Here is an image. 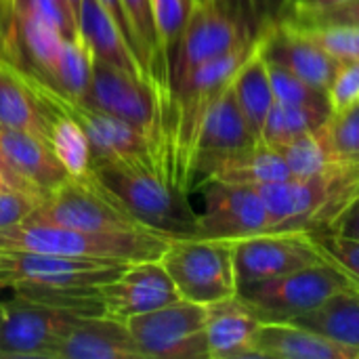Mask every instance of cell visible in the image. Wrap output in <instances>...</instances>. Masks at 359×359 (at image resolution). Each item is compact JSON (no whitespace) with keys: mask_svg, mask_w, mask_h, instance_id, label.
<instances>
[{"mask_svg":"<svg viewBox=\"0 0 359 359\" xmlns=\"http://www.w3.org/2000/svg\"><path fill=\"white\" fill-rule=\"evenodd\" d=\"M93 177L145 227L168 238H196L198 212L166 158L149 154L103 162L93 166Z\"/></svg>","mask_w":359,"mask_h":359,"instance_id":"1","label":"cell"},{"mask_svg":"<svg viewBox=\"0 0 359 359\" xmlns=\"http://www.w3.org/2000/svg\"><path fill=\"white\" fill-rule=\"evenodd\" d=\"M269 217V231H328L359 198V164H334L307 177L257 187Z\"/></svg>","mask_w":359,"mask_h":359,"instance_id":"2","label":"cell"},{"mask_svg":"<svg viewBox=\"0 0 359 359\" xmlns=\"http://www.w3.org/2000/svg\"><path fill=\"white\" fill-rule=\"evenodd\" d=\"M170 240L158 231H82L27 221L0 231V248L53 252L120 265L158 261Z\"/></svg>","mask_w":359,"mask_h":359,"instance_id":"3","label":"cell"},{"mask_svg":"<svg viewBox=\"0 0 359 359\" xmlns=\"http://www.w3.org/2000/svg\"><path fill=\"white\" fill-rule=\"evenodd\" d=\"M128 265L53 252L0 248V288H38L69 297L90 294Z\"/></svg>","mask_w":359,"mask_h":359,"instance_id":"4","label":"cell"},{"mask_svg":"<svg viewBox=\"0 0 359 359\" xmlns=\"http://www.w3.org/2000/svg\"><path fill=\"white\" fill-rule=\"evenodd\" d=\"M353 286L359 284L345 269L326 259L280 278L238 286L236 294L261 322H286Z\"/></svg>","mask_w":359,"mask_h":359,"instance_id":"5","label":"cell"},{"mask_svg":"<svg viewBox=\"0 0 359 359\" xmlns=\"http://www.w3.org/2000/svg\"><path fill=\"white\" fill-rule=\"evenodd\" d=\"M78 101H82L93 109L122 118L133 126L141 128L166 154L170 162L166 130L162 124L166 99L149 80L133 72L120 69L116 65H109L105 61L93 59L90 86L86 95Z\"/></svg>","mask_w":359,"mask_h":359,"instance_id":"6","label":"cell"},{"mask_svg":"<svg viewBox=\"0 0 359 359\" xmlns=\"http://www.w3.org/2000/svg\"><path fill=\"white\" fill-rule=\"evenodd\" d=\"M181 299L215 305L238 292L231 242L204 238H172L160 257Z\"/></svg>","mask_w":359,"mask_h":359,"instance_id":"7","label":"cell"},{"mask_svg":"<svg viewBox=\"0 0 359 359\" xmlns=\"http://www.w3.org/2000/svg\"><path fill=\"white\" fill-rule=\"evenodd\" d=\"M25 221L82 231H154L105 191L93 175L86 181L67 179L48 191Z\"/></svg>","mask_w":359,"mask_h":359,"instance_id":"8","label":"cell"},{"mask_svg":"<svg viewBox=\"0 0 359 359\" xmlns=\"http://www.w3.org/2000/svg\"><path fill=\"white\" fill-rule=\"evenodd\" d=\"M208 307L185 299L133 316L126 326L145 359H208Z\"/></svg>","mask_w":359,"mask_h":359,"instance_id":"9","label":"cell"},{"mask_svg":"<svg viewBox=\"0 0 359 359\" xmlns=\"http://www.w3.org/2000/svg\"><path fill=\"white\" fill-rule=\"evenodd\" d=\"M246 34L221 0H200L191 4L185 29L166 59L168 93H172L196 67L219 59L246 42Z\"/></svg>","mask_w":359,"mask_h":359,"instance_id":"10","label":"cell"},{"mask_svg":"<svg viewBox=\"0 0 359 359\" xmlns=\"http://www.w3.org/2000/svg\"><path fill=\"white\" fill-rule=\"evenodd\" d=\"M80 316L63 307L17 294L4 303L0 359H55L57 349Z\"/></svg>","mask_w":359,"mask_h":359,"instance_id":"11","label":"cell"},{"mask_svg":"<svg viewBox=\"0 0 359 359\" xmlns=\"http://www.w3.org/2000/svg\"><path fill=\"white\" fill-rule=\"evenodd\" d=\"M236 284H252L318 265L324 259L316 242L305 231L259 233L231 242Z\"/></svg>","mask_w":359,"mask_h":359,"instance_id":"12","label":"cell"},{"mask_svg":"<svg viewBox=\"0 0 359 359\" xmlns=\"http://www.w3.org/2000/svg\"><path fill=\"white\" fill-rule=\"evenodd\" d=\"M200 189L204 210L198 212L196 238L233 242L269 231L267 206L257 187L206 181Z\"/></svg>","mask_w":359,"mask_h":359,"instance_id":"13","label":"cell"},{"mask_svg":"<svg viewBox=\"0 0 359 359\" xmlns=\"http://www.w3.org/2000/svg\"><path fill=\"white\" fill-rule=\"evenodd\" d=\"M257 141L259 137L250 130L229 84L200 124L187 166V185L200 187L223 160L252 147Z\"/></svg>","mask_w":359,"mask_h":359,"instance_id":"14","label":"cell"},{"mask_svg":"<svg viewBox=\"0 0 359 359\" xmlns=\"http://www.w3.org/2000/svg\"><path fill=\"white\" fill-rule=\"evenodd\" d=\"M95 297L103 316L122 322L181 299L160 259L128 265L120 276L97 286Z\"/></svg>","mask_w":359,"mask_h":359,"instance_id":"15","label":"cell"},{"mask_svg":"<svg viewBox=\"0 0 359 359\" xmlns=\"http://www.w3.org/2000/svg\"><path fill=\"white\" fill-rule=\"evenodd\" d=\"M259 50L265 57V61L290 69L305 82L326 93L343 65L318 42H313L307 34L286 23H278L273 29H269L259 40Z\"/></svg>","mask_w":359,"mask_h":359,"instance_id":"16","label":"cell"},{"mask_svg":"<svg viewBox=\"0 0 359 359\" xmlns=\"http://www.w3.org/2000/svg\"><path fill=\"white\" fill-rule=\"evenodd\" d=\"M55 359H145L126 322L109 316H80Z\"/></svg>","mask_w":359,"mask_h":359,"instance_id":"17","label":"cell"},{"mask_svg":"<svg viewBox=\"0 0 359 359\" xmlns=\"http://www.w3.org/2000/svg\"><path fill=\"white\" fill-rule=\"evenodd\" d=\"M255 359H359V349L288 322H261L252 334Z\"/></svg>","mask_w":359,"mask_h":359,"instance_id":"18","label":"cell"},{"mask_svg":"<svg viewBox=\"0 0 359 359\" xmlns=\"http://www.w3.org/2000/svg\"><path fill=\"white\" fill-rule=\"evenodd\" d=\"M0 151L11 170L42 196L69 179L48 139L40 135L0 128Z\"/></svg>","mask_w":359,"mask_h":359,"instance_id":"19","label":"cell"},{"mask_svg":"<svg viewBox=\"0 0 359 359\" xmlns=\"http://www.w3.org/2000/svg\"><path fill=\"white\" fill-rule=\"evenodd\" d=\"M76 21H78V34L86 44V48L90 50L93 59L105 61L109 65H116L120 69L133 72L149 80L139 57L135 55L126 36L122 34L120 25L109 15V11L101 4V0H82Z\"/></svg>","mask_w":359,"mask_h":359,"instance_id":"20","label":"cell"},{"mask_svg":"<svg viewBox=\"0 0 359 359\" xmlns=\"http://www.w3.org/2000/svg\"><path fill=\"white\" fill-rule=\"evenodd\" d=\"M261 320L238 297L208 305V359H255L252 334Z\"/></svg>","mask_w":359,"mask_h":359,"instance_id":"21","label":"cell"},{"mask_svg":"<svg viewBox=\"0 0 359 359\" xmlns=\"http://www.w3.org/2000/svg\"><path fill=\"white\" fill-rule=\"evenodd\" d=\"M0 128L25 130L48 139V116L21 78L17 67L0 53Z\"/></svg>","mask_w":359,"mask_h":359,"instance_id":"22","label":"cell"},{"mask_svg":"<svg viewBox=\"0 0 359 359\" xmlns=\"http://www.w3.org/2000/svg\"><path fill=\"white\" fill-rule=\"evenodd\" d=\"M286 322L359 349V286L341 290L318 307L292 316Z\"/></svg>","mask_w":359,"mask_h":359,"instance_id":"23","label":"cell"},{"mask_svg":"<svg viewBox=\"0 0 359 359\" xmlns=\"http://www.w3.org/2000/svg\"><path fill=\"white\" fill-rule=\"evenodd\" d=\"M292 179L282 154L267 145L265 141H257L252 147L238 151L223 160L210 175L208 181H223V183H238V185H269L278 181Z\"/></svg>","mask_w":359,"mask_h":359,"instance_id":"24","label":"cell"},{"mask_svg":"<svg viewBox=\"0 0 359 359\" xmlns=\"http://www.w3.org/2000/svg\"><path fill=\"white\" fill-rule=\"evenodd\" d=\"M231 90H233V97H236L240 111L244 114L250 130L261 139L263 124L267 120L271 105L276 103V97L271 90L267 63H265L259 46L236 72V76L231 80Z\"/></svg>","mask_w":359,"mask_h":359,"instance_id":"25","label":"cell"},{"mask_svg":"<svg viewBox=\"0 0 359 359\" xmlns=\"http://www.w3.org/2000/svg\"><path fill=\"white\" fill-rule=\"evenodd\" d=\"M48 116V143L74 181H86L93 175V149L88 135L69 114L42 105Z\"/></svg>","mask_w":359,"mask_h":359,"instance_id":"26","label":"cell"},{"mask_svg":"<svg viewBox=\"0 0 359 359\" xmlns=\"http://www.w3.org/2000/svg\"><path fill=\"white\" fill-rule=\"evenodd\" d=\"M276 149L282 154L292 179H307L339 164L330 151L324 126L307 130Z\"/></svg>","mask_w":359,"mask_h":359,"instance_id":"27","label":"cell"},{"mask_svg":"<svg viewBox=\"0 0 359 359\" xmlns=\"http://www.w3.org/2000/svg\"><path fill=\"white\" fill-rule=\"evenodd\" d=\"M93 78V55L82 38H65L48 76V84L67 97L82 99Z\"/></svg>","mask_w":359,"mask_h":359,"instance_id":"28","label":"cell"},{"mask_svg":"<svg viewBox=\"0 0 359 359\" xmlns=\"http://www.w3.org/2000/svg\"><path fill=\"white\" fill-rule=\"evenodd\" d=\"M332 114L311 109V107H299V105H288L282 101H276L267 114V120L261 130V141H265L271 147H280L294 137L316 130L328 122Z\"/></svg>","mask_w":359,"mask_h":359,"instance_id":"29","label":"cell"},{"mask_svg":"<svg viewBox=\"0 0 359 359\" xmlns=\"http://www.w3.org/2000/svg\"><path fill=\"white\" fill-rule=\"evenodd\" d=\"M250 40H261L284 21L290 0H221Z\"/></svg>","mask_w":359,"mask_h":359,"instance_id":"30","label":"cell"},{"mask_svg":"<svg viewBox=\"0 0 359 359\" xmlns=\"http://www.w3.org/2000/svg\"><path fill=\"white\" fill-rule=\"evenodd\" d=\"M265 63H267L269 82H271V90H273L276 101L332 114L330 99H328L326 90L316 88L313 84L305 82L303 78H299L297 74H292L290 69H286V67H282L278 63H271V61H265Z\"/></svg>","mask_w":359,"mask_h":359,"instance_id":"31","label":"cell"},{"mask_svg":"<svg viewBox=\"0 0 359 359\" xmlns=\"http://www.w3.org/2000/svg\"><path fill=\"white\" fill-rule=\"evenodd\" d=\"M324 133L339 164H359V103L332 114L324 124Z\"/></svg>","mask_w":359,"mask_h":359,"instance_id":"32","label":"cell"},{"mask_svg":"<svg viewBox=\"0 0 359 359\" xmlns=\"http://www.w3.org/2000/svg\"><path fill=\"white\" fill-rule=\"evenodd\" d=\"M194 0H149L151 6V19L156 27V36L160 42V48L164 53V59L175 50L185 23L189 19Z\"/></svg>","mask_w":359,"mask_h":359,"instance_id":"33","label":"cell"},{"mask_svg":"<svg viewBox=\"0 0 359 359\" xmlns=\"http://www.w3.org/2000/svg\"><path fill=\"white\" fill-rule=\"evenodd\" d=\"M318 42L341 63L359 59V25H324V27H294Z\"/></svg>","mask_w":359,"mask_h":359,"instance_id":"34","label":"cell"},{"mask_svg":"<svg viewBox=\"0 0 359 359\" xmlns=\"http://www.w3.org/2000/svg\"><path fill=\"white\" fill-rule=\"evenodd\" d=\"M324 259L332 261L341 269H345L359 284V244L347 238H341L330 231H316L309 233Z\"/></svg>","mask_w":359,"mask_h":359,"instance_id":"35","label":"cell"},{"mask_svg":"<svg viewBox=\"0 0 359 359\" xmlns=\"http://www.w3.org/2000/svg\"><path fill=\"white\" fill-rule=\"evenodd\" d=\"M42 194L21 187H4L0 189V231L17 227L23 223L36 206L42 202Z\"/></svg>","mask_w":359,"mask_h":359,"instance_id":"36","label":"cell"},{"mask_svg":"<svg viewBox=\"0 0 359 359\" xmlns=\"http://www.w3.org/2000/svg\"><path fill=\"white\" fill-rule=\"evenodd\" d=\"M328 99H330L332 114L345 111L351 105L359 103V59L345 61L341 65L328 88Z\"/></svg>","mask_w":359,"mask_h":359,"instance_id":"37","label":"cell"},{"mask_svg":"<svg viewBox=\"0 0 359 359\" xmlns=\"http://www.w3.org/2000/svg\"><path fill=\"white\" fill-rule=\"evenodd\" d=\"M290 27H324V25H359V0H349L341 6H334L330 11L297 19V21H286Z\"/></svg>","mask_w":359,"mask_h":359,"instance_id":"38","label":"cell"},{"mask_svg":"<svg viewBox=\"0 0 359 359\" xmlns=\"http://www.w3.org/2000/svg\"><path fill=\"white\" fill-rule=\"evenodd\" d=\"M345 2H349V0H290L288 13H286V17H284L282 23L297 21V19H305V17H311V15L330 11L334 6H341Z\"/></svg>","mask_w":359,"mask_h":359,"instance_id":"39","label":"cell"},{"mask_svg":"<svg viewBox=\"0 0 359 359\" xmlns=\"http://www.w3.org/2000/svg\"><path fill=\"white\" fill-rule=\"evenodd\" d=\"M330 233H337L341 238H347L351 242L359 244V198H355L345 210L343 215L332 223V227L328 229Z\"/></svg>","mask_w":359,"mask_h":359,"instance_id":"40","label":"cell"},{"mask_svg":"<svg viewBox=\"0 0 359 359\" xmlns=\"http://www.w3.org/2000/svg\"><path fill=\"white\" fill-rule=\"evenodd\" d=\"M101 4L109 11V15L116 19V23L120 25V29H122V34L126 36V40H128V44L133 46V50H135V55L139 57V61H141V65H143V59H141V53H139V44H137V36H135V32H133V25H130V21H128V15H126V11H124V4H122V0H101ZM145 69V67H143ZM147 74V72H145ZM151 82V80H149Z\"/></svg>","mask_w":359,"mask_h":359,"instance_id":"41","label":"cell"},{"mask_svg":"<svg viewBox=\"0 0 359 359\" xmlns=\"http://www.w3.org/2000/svg\"><path fill=\"white\" fill-rule=\"evenodd\" d=\"M13 8L15 0H0V50L6 46L13 25Z\"/></svg>","mask_w":359,"mask_h":359,"instance_id":"42","label":"cell"},{"mask_svg":"<svg viewBox=\"0 0 359 359\" xmlns=\"http://www.w3.org/2000/svg\"><path fill=\"white\" fill-rule=\"evenodd\" d=\"M0 170H2V172H4V175H6V177H8V179H11V181H13V183L17 185V187H23V189H32V187H29V185H27L25 181H21V179H19V177H17V175H15V172L11 170V166L6 164V160H4V156H2V151H0ZM32 191H36V189H32Z\"/></svg>","mask_w":359,"mask_h":359,"instance_id":"43","label":"cell"},{"mask_svg":"<svg viewBox=\"0 0 359 359\" xmlns=\"http://www.w3.org/2000/svg\"><path fill=\"white\" fill-rule=\"evenodd\" d=\"M4 187H17V185H15V183H13V181L6 177V175L0 170V189H4ZM21 189H23V187H21Z\"/></svg>","mask_w":359,"mask_h":359,"instance_id":"44","label":"cell"},{"mask_svg":"<svg viewBox=\"0 0 359 359\" xmlns=\"http://www.w3.org/2000/svg\"><path fill=\"white\" fill-rule=\"evenodd\" d=\"M69 2V8H72V13H74V17H78V11H80V2L82 0H67ZM78 23V21H76Z\"/></svg>","mask_w":359,"mask_h":359,"instance_id":"45","label":"cell"},{"mask_svg":"<svg viewBox=\"0 0 359 359\" xmlns=\"http://www.w3.org/2000/svg\"><path fill=\"white\" fill-rule=\"evenodd\" d=\"M2 320H4V303H0V328H2Z\"/></svg>","mask_w":359,"mask_h":359,"instance_id":"46","label":"cell"},{"mask_svg":"<svg viewBox=\"0 0 359 359\" xmlns=\"http://www.w3.org/2000/svg\"><path fill=\"white\" fill-rule=\"evenodd\" d=\"M57 2H59L61 6H65V8H69V2H67V0H57ZM69 11H72V8H69Z\"/></svg>","mask_w":359,"mask_h":359,"instance_id":"47","label":"cell"},{"mask_svg":"<svg viewBox=\"0 0 359 359\" xmlns=\"http://www.w3.org/2000/svg\"><path fill=\"white\" fill-rule=\"evenodd\" d=\"M194 2H200V0H194Z\"/></svg>","mask_w":359,"mask_h":359,"instance_id":"48","label":"cell"}]
</instances>
